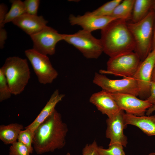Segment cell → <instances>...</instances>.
Listing matches in <instances>:
<instances>
[{
	"instance_id": "ac0fdd59",
	"label": "cell",
	"mask_w": 155,
	"mask_h": 155,
	"mask_svg": "<svg viewBox=\"0 0 155 155\" xmlns=\"http://www.w3.org/2000/svg\"><path fill=\"white\" fill-rule=\"evenodd\" d=\"M24 129L23 126L18 123H12L0 126V140L6 145L12 144L18 141L20 132Z\"/></svg>"
},
{
	"instance_id": "e575fe53",
	"label": "cell",
	"mask_w": 155,
	"mask_h": 155,
	"mask_svg": "<svg viewBox=\"0 0 155 155\" xmlns=\"http://www.w3.org/2000/svg\"><path fill=\"white\" fill-rule=\"evenodd\" d=\"M148 155H155V153L152 152L149 154Z\"/></svg>"
},
{
	"instance_id": "d6986e66",
	"label": "cell",
	"mask_w": 155,
	"mask_h": 155,
	"mask_svg": "<svg viewBox=\"0 0 155 155\" xmlns=\"http://www.w3.org/2000/svg\"><path fill=\"white\" fill-rule=\"evenodd\" d=\"M153 0H135L131 15L132 22H137L145 18L152 9Z\"/></svg>"
},
{
	"instance_id": "d590c367",
	"label": "cell",
	"mask_w": 155,
	"mask_h": 155,
	"mask_svg": "<svg viewBox=\"0 0 155 155\" xmlns=\"http://www.w3.org/2000/svg\"><path fill=\"white\" fill-rule=\"evenodd\" d=\"M66 155H71V154L69 153L68 152L66 154Z\"/></svg>"
},
{
	"instance_id": "6da1fadb",
	"label": "cell",
	"mask_w": 155,
	"mask_h": 155,
	"mask_svg": "<svg viewBox=\"0 0 155 155\" xmlns=\"http://www.w3.org/2000/svg\"><path fill=\"white\" fill-rule=\"evenodd\" d=\"M68 131L61 115L55 109L34 131L32 144L35 152L41 154L62 148Z\"/></svg>"
},
{
	"instance_id": "44dd1931",
	"label": "cell",
	"mask_w": 155,
	"mask_h": 155,
	"mask_svg": "<svg viewBox=\"0 0 155 155\" xmlns=\"http://www.w3.org/2000/svg\"><path fill=\"white\" fill-rule=\"evenodd\" d=\"M11 3V8L7 13L3 24L12 22L16 19L26 13L23 1L20 0L10 1Z\"/></svg>"
},
{
	"instance_id": "30bf717a",
	"label": "cell",
	"mask_w": 155,
	"mask_h": 155,
	"mask_svg": "<svg viewBox=\"0 0 155 155\" xmlns=\"http://www.w3.org/2000/svg\"><path fill=\"white\" fill-rule=\"evenodd\" d=\"M155 61V51H152L143 61H141L133 77L136 80L139 88L138 96L142 100L150 96L152 76Z\"/></svg>"
},
{
	"instance_id": "d6a6232c",
	"label": "cell",
	"mask_w": 155,
	"mask_h": 155,
	"mask_svg": "<svg viewBox=\"0 0 155 155\" xmlns=\"http://www.w3.org/2000/svg\"><path fill=\"white\" fill-rule=\"evenodd\" d=\"M152 81L155 82V61L152 71Z\"/></svg>"
},
{
	"instance_id": "4dcf8cb0",
	"label": "cell",
	"mask_w": 155,
	"mask_h": 155,
	"mask_svg": "<svg viewBox=\"0 0 155 155\" xmlns=\"http://www.w3.org/2000/svg\"><path fill=\"white\" fill-rule=\"evenodd\" d=\"M152 51H155V22L154 24L152 42Z\"/></svg>"
},
{
	"instance_id": "83f0119b",
	"label": "cell",
	"mask_w": 155,
	"mask_h": 155,
	"mask_svg": "<svg viewBox=\"0 0 155 155\" xmlns=\"http://www.w3.org/2000/svg\"><path fill=\"white\" fill-rule=\"evenodd\" d=\"M98 147L96 141L87 144L82 149V155H98Z\"/></svg>"
},
{
	"instance_id": "1f68e13d",
	"label": "cell",
	"mask_w": 155,
	"mask_h": 155,
	"mask_svg": "<svg viewBox=\"0 0 155 155\" xmlns=\"http://www.w3.org/2000/svg\"><path fill=\"white\" fill-rule=\"evenodd\" d=\"M155 111V104L153 105L152 106L148 109L146 111V114L148 116L151 114L153 111Z\"/></svg>"
},
{
	"instance_id": "836d02e7",
	"label": "cell",
	"mask_w": 155,
	"mask_h": 155,
	"mask_svg": "<svg viewBox=\"0 0 155 155\" xmlns=\"http://www.w3.org/2000/svg\"><path fill=\"white\" fill-rule=\"evenodd\" d=\"M152 9L155 12V0H153V4L152 7Z\"/></svg>"
},
{
	"instance_id": "2e32d148",
	"label": "cell",
	"mask_w": 155,
	"mask_h": 155,
	"mask_svg": "<svg viewBox=\"0 0 155 155\" xmlns=\"http://www.w3.org/2000/svg\"><path fill=\"white\" fill-rule=\"evenodd\" d=\"M123 120L125 125L135 126L148 136H155V115L137 116L124 113Z\"/></svg>"
},
{
	"instance_id": "e0dca14e",
	"label": "cell",
	"mask_w": 155,
	"mask_h": 155,
	"mask_svg": "<svg viewBox=\"0 0 155 155\" xmlns=\"http://www.w3.org/2000/svg\"><path fill=\"white\" fill-rule=\"evenodd\" d=\"M65 96V94L59 93L58 90H55L35 119L25 129L34 131L36 128L53 113L57 104L62 100Z\"/></svg>"
},
{
	"instance_id": "7402d4cb",
	"label": "cell",
	"mask_w": 155,
	"mask_h": 155,
	"mask_svg": "<svg viewBox=\"0 0 155 155\" xmlns=\"http://www.w3.org/2000/svg\"><path fill=\"white\" fill-rule=\"evenodd\" d=\"M122 0H113L105 3L97 9L90 12L93 15L101 16H111L116 7Z\"/></svg>"
},
{
	"instance_id": "52a82bcc",
	"label": "cell",
	"mask_w": 155,
	"mask_h": 155,
	"mask_svg": "<svg viewBox=\"0 0 155 155\" xmlns=\"http://www.w3.org/2000/svg\"><path fill=\"white\" fill-rule=\"evenodd\" d=\"M93 83L102 90L111 94H127L138 96L139 89L137 82L133 77L111 80L103 74L95 73Z\"/></svg>"
},
{
	"instance_id": "cb8c5ba5",
	"label": "cell",
	"mask_w": 155,
	"mask_h": 155,
	"mask_svg": "<svg viewBox=\"0 0 155 155\" xmlns=\"http://www.w3.org/2000/svg\"><path fill=\"white\" fill-rule=\"evenodd\" d=\"M108 148L105 149L99 147L98 155H125L123 150V146L119 143H115L109 145Z\"/></svg>"
},
{
	"instance_id": "3957f363",
	"label": "cell",
	"mask_w": 155,
	"mask_h": 155,
	"mask_svg": "<svg viewBox=\"0 0 155 155\" xmlns=\"http://www.w3.org/2000/svg\"><path fill=\"white\" fill-rule=\"evenodd\" d=\"M155 22V12L152 9L147 16L140 21L127 23L128 28L135 42L134 52L142 61L144 60L152 51Z\"/></svg>"
},
{
	"instance_id": "d4e9b609",
	"label": "cell",
	"mask_w": 155,
	"mask_h": 155,
	"mask_svg": "<svg viewBox=\"0 0 155 155\" xmlns=\"http://www.w3.org/2000/svg\"><path fill=\"white\" fill-rule=\"evenodd\" d=\"M11 94L5 76L0 69V102L9 98Z\"/></svg>"
},
{
	"instance_id": "4316f807",
	"label": "cell",
	"mask_w": 155,
	"mask_h": 155,
	"mask_svg": "<svg viewBox=\"0 0 155 155\" xmlns=\"http://www.w3.org/2000/svg\"><path fill=\"white\" fill-rule=\"evenodd\" d=\"M26 13L37 15L40 1L39 0H26L23 1Z\"/></svg>"
},
{
	"instance_id": "484cf974",
	"label": "cell",
	"mask_w": 155,
	"mask_h": 155,
	"mask_svg": "<svg viewBox=\"0 0 155 155\" xmlns=\"http://www.w3.org/2000/svg\"><path fill=\"white\" fill-rule=\"evenodd\" d=\"M9 150V155H30L31 154L26 146L18 141L11 144Z\"/></svg>"
},
{
	"instance_id": "5b68a950",
	"label": "cell",
	"mask_w": 155,
	"mask_h": 155,
	"mask_svg": "<svg viewBox=\"0 0 155 155\" xmlns=\"http://www.w3.org/2000/svg\"><path fill=\"white\" fill-rule=\"evenodd\" d=\"M63 40L74 46L87 59H97L103 52L100 39L83 29L73 34H64Z\"/></svg>"
},
{
	"instance_id": "9a60e30c",
	"label": "cell",
	"mask_w": 155,
	"mask_h": 155,
	"mask_svg": "<svg viewBox=\"0 0 155 155\" xmlns=\"http://www.w3.org/2000/svg\"><path fill=\"white\" fill-rule=\"evenodd\" d=\"M12 22L30 36L42 30L46 26L48 21L42 16L25 13Z\"/></svg>"
},
{
	"instance_id": "8992f818",
	"label": "cell",
	"mask_w": 155,
	"mask_h": 155,
	"mask_svg": "<svg viewBox=\"0 0 155 155\" xmlns=\"http://www.w3.org/2000/svg\"><path fill=\"white\" fill-rule=\"evenodd\" d=\"M141 61L134 51L122 53L110 57L107 63L106 69L100 70L99 73L133 77Z\"/></svg>"
},
{
	"instance_id": "8fae6325",
	"label": "cell",
	"mask_w": 155,
	"mask_h": 155,
	"mask_svg": "<svg viewBox=\"0 0 155 155\" xmlns=\"http://www.w3.org/2000/svg\"><path fill=\"white\" fill-rule=\"evenodd\" d=\"M120 110L126 113L137 116L144 115L147 110L152 105L147 100H142L129 94H111Z\"/></svg>"
},
{
	"instance_id": "4fadbf2b",
	"label": "cell",
	"mask_w": 155,
	"mask_h": 155,
	"mask_svg": "<svg viewBox=\"0 0 155 155\" xmlns=\"http://www.w3.org/2000/svg\"><path fill=\"white\" fill-rule=\"evenodd\" d=\"M124 111L121 110L115 115L108 117L106 122L107 128L106 136L110 140L109 145L119 143L126 147L127 143V138L124 134L125 125L123 120Z\"/></svg>"
},
{
	"instance_id": "ba28073f",
	"label": "cell",
	"mask_w": 155,
	"mask_h": 155,
	"mask_svg": "<svg viewBox=\"0 0 155 155\" xmlns=\"http://www.w3.org/2000/svg\"><path fill=\"white\" fill-rule=\"evenodd\" d=\"M39 82L44 85L51 84L57 78L58 73L52 66L47 55L40 53L33 49L25 51Z\"/></svg>"
},
{
	"instance_id": "5bb4252c",
	"label": "cell",
	"mask_w": 155,
	"mask_h": 155,
	"mask_svg": "<svg viewBox=\"0 0 155 155\" xmlns=\"http://www.w3.org/2000/svg\"><path fill=\"white\" fill-rule=\"evenodd\" d=\"M89 102L108 117L115 115L121 110L111 94L103 90L92 94L90 98Z\"/></svg>"
},
{
	"instance_id": "f1b7e54d",
	"label": "cell",
	"mask_w": 155,
	"mask_h": 155,
	"mask_svg": "<svg viewBox=\"0 0 155 155\" xmlns=\"http://www.w3.org/2000/svg\"><path fill=\"white\" fill-rule=\"evenodd\" d=\"M7 7L3 3L0 5V28H4L3 23L7 13Z\"/></svg>"
},
{
	"instance_id": "603a6c76",
	"label": "cell",
	"mask_w": 155,
	"mask_h": 155,
	"mask_svg": "<svg viewBox=\"0 0 155 155\" xmlns=\"http://www.w3.org/2000/svg\"><path fill=\"white\" fill-rule=\"evenodd\" d=\"M25 129L20 132L18 138V141L26 146L31 154L33 152L34 148L32 146L34 131L28 129Z\"/></svg>"
},
{
	"instance_id": "f546056e",
	"label": "cell",
	"mask_w": 155,
	"mask_h": 155,
	"mask_svg": "<svg viewBox=\"0 0 155 155\" xmlns=\"http://www.w3.org/2000/svg\"><path fill=\"white\" fill-rule=\"evenodd\" d=\"M146 100L152 105L155 104V82L153 81L151 83L150 96Z\"/></svg>"
},
{
	"instance_id": "7c38bea8",
	"label": "cell",
	"mask_w": 155,
	"mask_h": 155,
	"mask_svg": "<svg viewBox=\"0 0 155 155\" xmlns=\"http://www.w3.org/2000/svg\"><path fill=\"white\" fill-rule=\"evenodd\" d=\"M116 19H117L111 16H96L92 14L90 12H87L82 16H76L71 14L69 18L71 25L79 26L83 30L90 32L97 30H101Z\"/></svg>"
},
{
	"instance_id": "9c48e42d",
	"label": "cell",
	"mask_w": 155,
	"mask_h": 155,
	"mask_svg": "<svg viewBox=\"0 0 155 155\" xmlns=\"http://www.w3.org/2000/svg\"><path fill=\"white\" fill-rule=\"evenodd\" d=\"M30 36L33 42V49L45 55H53L55 53L57 44L63 40L64 34H59L54 29L46 26Z\"/></svg>"
},
{
	"instance_id": "7a4b0ae2",
	"label": "cell",
	"mask_w": 155,
	"mask_h": 155,
	"mask_svg": "<svg viewBox=\"0 0 155 155\" xmlns=\"http://www.w3.org/2000/svg\"><path fill=\"white\" fill-rule=\"evenodd\" d=\"M103 52L110 57L134 51L135 44L126 20H114L101 30Z\"/></svg>"
},
{
	"instance_id": "ffe728a7",
	"label": "cell",
	"mask_w": 155,
	"mask_h": 155,
	"mask_svg": "<svg viewBox=\"0 0 155 155\" xmlns=\"http://www.w3.org/2000/svg\"><path fill=\"white\" fill-rule=\"evenodd\" d=\"M135 0H124L116 7L111 16L126 20L131 16Z\"/></svg>"
},
{
	"instance_id": "277c9868",
	"label": "cell",
	"mask_w": 155,
	"mask_h": 155,
	"mask_svg": "<svg viewBox=\"0 0 155 155\" xmlns=\"http://www.w3.org/2000/svg\"><path fill=\"white\" fill-rule=\"evenodd\" d=\"M0 69L5 76L12 94L17 95L22 93L30 78L27 60L18 57H9Z\"/></svg>"
}]
</instances>
